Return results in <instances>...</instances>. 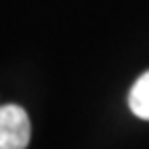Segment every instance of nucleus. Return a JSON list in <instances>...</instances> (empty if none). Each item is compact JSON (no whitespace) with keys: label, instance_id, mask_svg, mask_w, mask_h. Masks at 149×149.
Masks as SVG:
<instances>
[{"label":"nucleus","instance_id":"obj_1","mask_svg":"<svg viewBox=\"0 0 149 149\" xmlns=\"http://www.w3.org/2000/svg\"><path fill=\"white\" fill-rule=\"evenodd\" d=\"M31 122L27 112L17 104L0 106V149H27Z\"/></svg>","mask_w":149,"mask_h":149},{"label":"nucleus","instance_id":"obj_2","mask_svg":"<svg viewBox=\"0 0 149 149\" xmlns=\"http://www.w3.org/2000/svg\"><path fill=\"white\" fill-rule=\"evenodd\" d=\"M128 108L137 118L149 120V70L143 72L135 81V85L130 87V91H128Z\"/></svg>","mask_w":149,"mask_h":149}]
</instances>
